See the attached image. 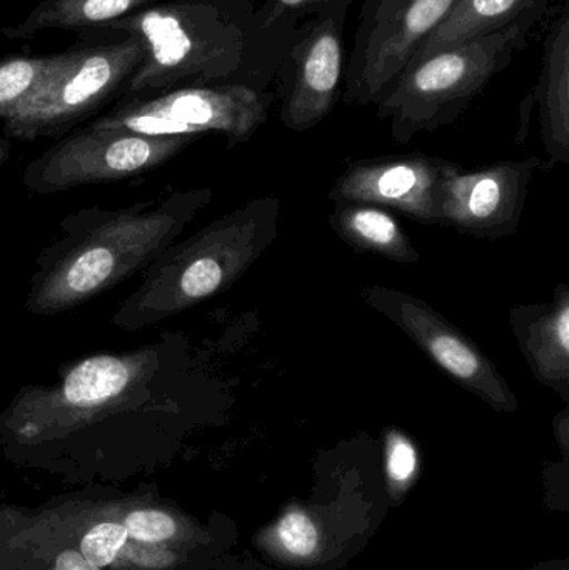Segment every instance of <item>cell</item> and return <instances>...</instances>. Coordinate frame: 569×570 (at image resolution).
Returning a JSON list of instances; mask_svg holds the SVG:
<instances>
[{"label": "cell", "instance_id": "obj_5", "mask_svg": "<svg viewBox=\"0 0 569 570\" xmlns=\"http://www.w3.org/2000/svg\"><path fill=\"white\" fill-rule=\"evenodd\" d=\"M143 60V43L129 36L90 40L66 50L52 76L3 120V136L10 140L60 139L114 97H122Z\"/></svg>", "mask_w": 569, "mask_h": 570}, {"label": "cell", "instance_id": "obj_17", "mask_svg": "<svg viewBox=\"0 0 569 570\" xmlns=\"http://www.w3.org/2000/svg\"><path fill=\"white\" fill-rule=\"evenodd\" d=\"M159 0H42L26 19L0 29L6 39H32L49 29L72 30L77 36L130 16Z\"/></svg>", "mask_w": 569, "mask_h": 570}, {"label": "cell", "instance_id": "obj_2", "mask_svg": "<svg viewBox=\"0 0 569 570\" xmlns=\"http://www.w3.org/2000/svg\"><path fill=\"white\" fill-rule=\"evenodd\" d=\"M213 197L210 187L176 190L119 209L90 206L63 217L57 239L37 256L27 311L37 317L63 314L143 273Z\"/></svg>", "mask_w": 569, "mask_h": 570}, {"label": "cell", "instance_id": "obj_13", "mask_svg": "<svg viewBox=\"0 0 569 570\" xmlns=\"http://www.w3.org/2000/svg\"><path fill=\"white\" fill-rule=\"evenodd\" d=\"M510 324L528 367L540 384L569 401V287L560 284L548 304L511 308Z\"/></svg>", "mask_w": 569, "mask_h": 570}, {"label": "cell", "instance_id": "obj_23", "mask_svg": "<svg viewBox=\"0 0 569 570\" xmlns=\"http://www.w3.org/2000/svg\"><path fill=\"white\" fill-rule=\"evenodd\" d=\"M387 474L394 484H406L418 469V452L413 442L400 431L387 434Z\"/></svg>", "mask_w": 569, "mask_h": 570}, {"label": "cell", "instance_id": "obj_15", "mask_svg": "<svg viewBox=\"0 0 569 570\" xmlns=\"http://www.w3.org/2000/svg\"><path fill=\"white\" fill-rule=\"evenodd\" d=\"M541 137L550 166L569 164V6L565 2L545 39L537 89Z\"/></svg>", "mask_w": 569, "mask_h": 570}, {"label": "cell", "instance_id": "obj_21", "mask_svg": "<svg viewBox=\"0 0 569 570\" xmlns=\"http://www.w3.org/2000/svg\"><path fill=\"white\" fill-rule=\"evenodd\" d=\"M127 531L124 525L104 522L84 535L80 554L97 568H106L116 559L117 552L126 544Z\"/></svg>", "mask_w": 569, "mask_h": 570}, {"label": "cell", "instance_id": "obj_20", "mask_svg": "<svg viewBox=\"0 0 569 570\" xmlns=\"http://www.w3.org/2000/svg\"><path fill=\"white\" fill-rule=\"evenodd\" d=\"M276 532L281 548L293 558H311L320 544L316 525L303 512H290L284 515Z\"/></svg>", "mask_w": 569, "mask_h": 570}, {"label": "cell", "instance_id": "obj_24", "mask_svg": "<svg viewBox=\"0 0 569 570\" xmlns=\"http://www.w3.org/2000/svg\"><path fill=\"white\" fill-rule=\"evenodd\" d=\"M53 570H100V568L87 561L80 552L66 551L57 558Z\"/></svg>", "mask_w": 569, "mask_h": 570}, {"label": "cell", "instance_id": "obj_18", "mask_svg": "<svg viewBox=\"0 0 569 570\" xmlns=\"http://www.w3.org/2000/svg\"><path fill=\"white\" fill-rule=\"evenodd\" d=\"M62 52L0 60V120L10 119L59 67Z\"/></svg>", "mask_w": 569, "mask_h": 570}, {"label": "cell", "instance_id": "obj_10", "mask_svg": "<svg viewBox=\"0 0 569 570\" xmlns=\"http://www.w3.org/2000/svg\"><path fill=\"white\" fill-rule=\"evenodd\" d=\"M346 16L326 13L297 27L276 90L281 96V120L294 132L323 122L340 99L347 66Z\"/></svg>", "mask_w": 569, "mask_h": 570}, {"label": "cell", "instance_id": "obj_11", "mask_svg": "<svg viewBox=\"0 0 569 570\" xmlns=\"http://www.w3.org/2000/svg\"><path fill=\"white\" fill-rule=\"evenodd\" d=\"M461 169L453 160L420 153L361 159L337 177L330 199L373 204L424 226H436L443 184Z\"/></svg>", "mask_w": 569, "mask_h": 570}, {"label": "cell", "instance_id": "obj_7", "mask_svg": "<svg viewBox=\"0 0 569 570\" xmlns=\"http://www.w3.org/2000/svg\"><path fill=\"white\" fill-rule=\"evenodd\" d=\"M276 92L244 86L180 87L153 97L126 99L89 124L94 129L143 136L220 132L227 149L247 142L266 124Z\"/></svg>", "mask_w": 569, "mask_h": 570}, {"label": "cell", "instance_id": "obj_22", "mask_svg": "<svg viewBox=\"0 0 569 570\" xmlns=\"http://www.w3.org/2000/svg\"><path fill=\"white\" fill-rule=\"evenodd\" d=\"M127 535L140 542H164L174 538L177 524L170 515L159 511H136L127 515Z\"/></svg>", "mask_w": 569, "mask_h": 570}, {"label": "cell", "instance_id": "obj_19", "mask_svg": "<svg viewBox=\"0 0 569 570\" xmlns=\"http://www.w3.org/2000/svg\"><path fill=\"white\" fill-rule=\"evenodd\" d=\"M354 0H264L259 7L267 22L294 20L300 23L306 17L326 16V13H347Z\"/></svg>", "mask_w": 569, "mask_h": 570}, {"label": "cell", "instance_id": "obj_1", "mask_svg": "<svg viewBox=\"0 0 569 570\" xmlns=\"http://www.w3.org/2000/svg\"><path fill=\"white\" fill-rule=\"evenodd\" d=\"M300 23L264 19L253 0H169L79 33L84 42L129 36L144 47L124 99L180 87L244 86L279 79Z\"/></svg>", "mask_w": 569, "mask_h": 570}, {"label": "cell", "instance_id": "obj_14", "mask_svg": "<svg viewBox=\"0 0 569 570\" xmlns=\"http://www.w3.org/2000/svg\"><path fill=\"white\" fill-rule=\"evenodd\" d=\"M550 9V0H454L450 12L430 33L408 66L478 37L508 29L530 32Z\"/></svg>", "mask_w": 569, "mask_h": 570}, {"label": "cell", "instance_id": "obj_12", "mask_svg": "<svg viewBox=\"0 0 569 570\" xmlns=\"http://www.w3.org/2000/svg\"><path fill=\"white\" fill-rule=\"evenodd\" d=\"M543 167L540 157L504 160L448 177L440 197L438 226L460 234L501 239L520 227L531 180Z\"/></svg>", "mask_w": 569, "mask_h": 570}, {"label": "cell", "instance_id": "obj_25", "mask_svg": "<svg viewBox=\"0 0 569 570\" xmlns=\"http://www.w3.org/2000/svg\"><path fill=\"white\" fill-rule=\"evenodd\" d=\"M10 149H12V142L3 134H0V170L3 169L7 160H9Z\"/></svg>", "mask_w": 569, "mask_h": 570}, {"label": "cell", "instance_id": "obj_9", "mask_svg": "<svg viewBox=\"0 0 569 570\" xmlns=\"http://www.w3.org/2000/svg\"><path fill=\"white\" fill-rule=\"evenodd\" d=\"M363 298L401 328L458 385L494 411H517V395L494 362L423 298L386 285H367Z\"/></svg>", "mask_w": 569, "mask_h": 570}, {"label": "cell", "instance_id": "obj_8", "mask_svg": "<svg viewBox=\"0 0 569 570\" xmlns=\"http://www.w3.org/2000/svg\"><path fill=\"white\" fill-rule=\"evenodd\" d=\"M454 0H366L347 59L344 100L370 106L387 92Z\"/></svg>", "mask_w": 569, "mask_h": 570}, {"label": "cell", "instance_id": "obj_16", "mask_svg": "<svg viewBox=\"0 0 569 570\" xmlns=\"http://www.w3.org/2000/svg\"><path fill=\"white\" fill-rule=\"evenodd\" d=\"M330 226L357 253L374 254L393 263H420L421 256L393 213L364 203L334 204Z\"/></svg>", "mask_w": 569, "mask_h": 570}, {"label": "cell", "instance_id": "obj_3", "mask_svg": "<svg viewBox=\"0 0 569 570\" xmlns=\"http://www.w3.org/2000/svg\"><path fill=\"white\" fill-rule=\"evenodd\" d=\"M279 220V199L261 197L170 244L140 273L110 324L126 332L154 327L233 287L276 240Z\"/></svg>", "mask_w": 569, "mask_h": 570}, {"label": "cell", "instance_id": "obj_6", "mask_svg": "<svg viewBox=\"0 0 569 570\" xmlns=\"http://www.w3.org/2000/svg\"><path fill=\"white\" fill-rule=\"evenodd\" d=\"M199 139V136H143L80 127L27 164L22 183L30 193L40 196L124 183L159 169Z\"/></svg>", "mask_w": 569, "mask_h": 570}, {"label": "cell", "instance_id": "obj_4", "mask_svg": "<svg viewBox=\"0 0 569 570\" xmlns=\"http://www.w3.org/2000/svg\"><path fill=\"white\" fill-rule=\"evenodd\" d=\"M527 40V30L508 29L418 60L377 100V117L390 120L391 136L400 144L451 126L510 67Z\"/></svg>", "mask_w": 569, "mask_h": 570}]
</instances>
